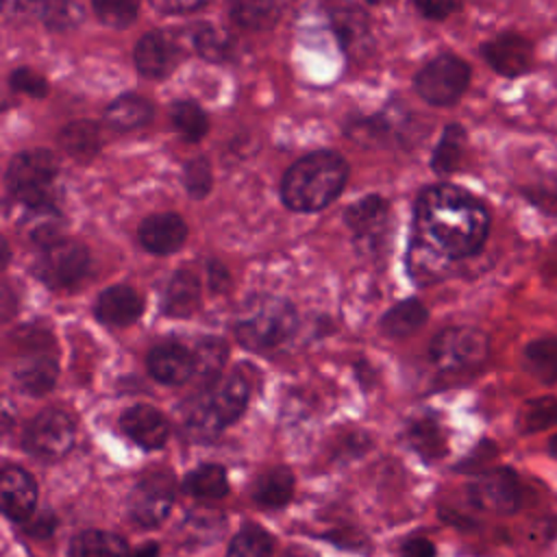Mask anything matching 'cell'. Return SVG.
<instances>
[{
    "mask_svg": "<svg viewBox=\"0 0 557 557\" xmlns=\"http://www.w3.org/2000/svg\"><path fill=\"white\" fill-rule=\"evenodd\" d=\"M487 231L490 215L470 191L448 183L426 187L418 196L413 211L411 274H433L435 261L476 255Z\"/></svg>",
    "mask_w": 557,
    "mask_h": 557,
    "instance_id": "1",
    "label": "cell"
},
{
    "mask_svg": "<svg viewBox=\"0 0 557 557\" xmlns=\"http://www.w3.org/2000/svg\"><path fill=\"white\" fill-rule=\"evenodd\" d=\"M348 163L335 150H313L294 161L281 181V198L287 209L313 213L331 205L344 189Z\"/></svg>",
    "mask_w": 557,
    "mask_h": 557,
    "instance_id": "2",
    "label": "cell"
},
{
    "mask_svg": "<svg viewBox=\"0 0 557 557\" xmlns=\"http://www.w3.org/2000/svg\"><path fill=\"white\" fill-rule=\"evenodd\" d=\"M250 396V383L237 368L215 381L213 385L200 389L198 396L189 398L185 405L183 422L194 440H211L224 426L233 424L246 409Z\"/></svg>",
    "mask_w": 557,
    "mask_h": 557,
    "instance_id": "3",
    "label": "cell"
},
{
    "mask_svg": "<svg viewBox=\"0 0 557 557\" xmlns=\"http://www.w3.org/2000/svg\"><path fill=\"white\" fill-rule=\"evenodd\" d=\"M296 324L298 315L287 298L259 294L239 307L235 337L252 352H268L285 344L294 335Z\"/></svg>",
    "mask_w": 557,
    "mask_h": 557,
    "instance_id": "4",
    "label": "cell"
},
{
    "mask_svg": "<svg viewBox=\"0 0 557 557\" xmlns=\"http://www.w3.org/2000/svg\"><path fill=\"white\" fill-rule=\"evenodd\" d=\"M59 174L57 157L46 148L22 150L11 157L4 174L7 191L30 211L54 209L52 185Z\"/></svg>",
    "mask_w": 557,
    "mask_h": 557,
    "instance_id": "5",
    "label": "cell"
},
{
    "mask_svg": "<svg viewBox=\"0 0 557 557\" xmlns=\"http://www.w3.org/2000/svg\"><path fill=\"white\" fill-rule=\"evenodd\" d=\"M470 83V67L453 52H442L418 70L416 91L435 107H448L461 98Z\"/></svg>",
    "mask_w": 557,
    "mask_h": 557,
    "instance_id": "6",
    "label": "cell"
},
{
    "mask_svg": "<svg viewBox=\"0 0 557 557\" xmlns=\"http://www.w3.org/2000/svg\"><path fill=\"white\" fill-rule=\"evenodd\" d=\"M76 437L74 418L57 407H48L33 416L22 435V446L28 455L54 461L70 453Z\"/></svg>",
    "mask_w": 557,
    "mask_h": 557,
    "instance_id": "7",
    "label": "cell"
},
{
    "mask_svg": "<svg viewBox=\"0 0 557 557\" xmlns=\"http://www.w3.org/2000/svg\"><path fill=\"white\" fill-rule=\"evenodd\" d=\"M20 337L26 339L22 348L26 350V357L20 361L15 368V381L22 392L30 396H41L48 394L59 376V366L57 359L48 352L50 335L46 331L24 326L20 331Z\"/></svg>",
    "mask_w": 557,
    "mask_h": 557,
    "instance_id": "8",
    "label": "cell"
},
{
    "mask_svg": "<svg viewBox=\"0 0 557 557\" xmlns=\"http://www.w3.org/2000/svg\"><path fill=\"white\" fill-rule=\"evenodd\" d=\"M89 250L70 239H61L39 252L35 274L52 289H72L89 272Z\"/></svg>",
    "mask_w": 557,
    "mask_h": 557,
    "instance_id": "9",
    "label": "cell"
},
{
    "mask_svg": "<svg viewBox=\"0 0 557 557\" xmlns=\"http://www.w3.org/2000/svg\"><path fill=\"white\" fill-rule=\"evenodd\" d=\"M487 355V337L472 326H450L431 342V359L442 370H466L479 366Z\"/></svg>",
    "mask_w": 557,
    "mask_h": 557,
    "instance_id": "10",
    "label": "cell"
},
{
    "mask_svg": "<svg viewBox=\"0 0 557 557\" xmlns=\"http://www.w3.org/2000/svg\"><path fill=\"white\" fill-rule=\"evenodd\" d=\"M174 479L170 472L154 470L137 481L128 496V516L139 527L161 524L174 505Z\"/></svg>",
    "mask_w": 557,
    "mask_h": 557,
    "instance_id": "11",
    "label": "cell"
},
{
    "mask_svg": "<svg viewBox=\"0 0 557 557\" xmlns=\"http://www.w3.org/2000/svg\"><path fill=\"white\" fill-rule=\"evenodd\" d=\"M468 494L476 507L494 513H513L522 500L518 476L509 468H494L479 474L470 483Z\"/></svg>",
    "mask_w": 557,
    "mask_h": 557,
    "instance_id": "12",
    "label": "cell"
},
{
    "mask_svg": "<svg viewBox=\"0 0 557 557\" xmlns=\"http://www.w3.org/2000/svg\"><path fill=\"white\" fill-rule=\"evenodd\" d=\"M387 220H389V202L379 194L363 196L344 211V222L348 231L352 233L355 242L366 250H370L372 246H379L387 228Z\"/></svg>",
    "mask_w": 557,
    "mask_h": 557,
    "instance_id": "13",
    "label": "cell"
},
{
    "mask_svg": "<svg viewBox=\"0 0 557 557\" xmlns=\"http://www.w3.org/2000/svg\"><path fill=\"white\" fill-rule=\"evenodd\" d=\"M148 372L163 385H183L194 379L196 359L194 348L176 339L159 342L148 352Z\"/></svg>",
    "mask_w": 557,
    "mask_h": 557,
    "instance_id": "14",
    "label": "cell"
},
{
    "mask_svg": "<svg viewBox=\"0 0 557 557\" xmlns=\"http://www.w3.org/2000/svg\"><path fill=\"white\" fill-rule=\"evenodd\" d=\"M2 511L9 520L26 522L37 507V483L20 466H7L0 476Z\"/></svg>",
    "mask_w": 557,
    "mask_h": 557,
    "instance_id": "15",
    "label": "cell"
},
{
    "mask_svg": "<svg viewBox=\"0 0 557 557\" xmlns=\"http://www.w3.org/2000/svg\"><path fill=\"white\" fill-rule=\"evenodd\" d=\"M483 59L503 76H520L533 63L531 44L518 33H503L481 48Z\"/></svg>",
    "mask_w": 557,
    "mask_h": 557,
    "instance_id": "16",
    "label": "cell"
},
{
    "mask_svg": "<svg viewBox=\"0 0 557 557\" xmlns=\"http://www.w3.org/2000/svg\"><path fill=\"white\" fill-rule=\"evenodd\" d=\"M120 426L128 440L146 450L161 448L170 435V424L165 416L159 409L141 403L122 411Z\"/></svg>",
    "mask_w": 557,
    "mask_h": 557,
    "instance_id": "17",
    "label": "cell"
},
{
    "mask_svg": "<svg viewBox=\"0 0 557 557\" xmlns=\"http://www.w3.org/2000/svg\"><path fill=\"white\" fill-rule=\"evenodd\" d=\"M135 67L146 78H163L178 63V48L163 30H150L135 44Z\"/></svg>",
    "mask_w": 557,
    "mask_h": 557,
    "instance_id": "18",
    "label": "cell"
},
{
    "mask_svg": "<svg viewBox=\"0 0 557 557\" xmlns=\"http://www.w3.org/2000/svg\"><path fill=\"white\" fill-rule=\"evenodd\" d=\"M141 246L152 255H170L187 239V224L178 213L163 211L141 220L137 228Z\"/></svg>",
    "mask_w": 557,
    "mask_h": 557,
    "instance_id": "19",
    "label": "cell"
},
{
    "mask_svg": "<svg viewBox=\"0 0 557 557\" xmlns=\"http://www.w3.org/2000/svg\"><path fill=\"white\" fill-rule=\"evenodd\" d=\"M144 307V296L131 285H111L98 294L94 313L102 324L126 326L141 318Z\"/></svg>",
    "mask_w": 557,
    "mask_h": 557,
    "instance_id": "20",
    "label": "cell"
},
{
    "mask_svg": "<svg viewBox=\"0 0 557 557\" xmlns=\"http://www.w3.org/2000/svg\"><path fill=\"white\" fill-rule=\"evenodd\" d=\"M202 300V289L198 276L183 268L172 274L163 292V313L172 318H191Z\"/></svg>",
    "mask_w": 557,
    "mask_h": 557,
    "instance_id": "21",
    "label": "cell"
},
{
    "mask_svg": "<svg viewBox=\"0 0 557 557\" xmlns=\"http://www.w3.org/2000/svg\"><path fill=\"white\" fill-rule=\"evenodd\" d=\"M59 146L74 161L87 163L102 148V131L94 120L67 122L59 133Z\"/></svg>",
    "mask_w": 557,
    "mask_h": 557,
    "instance_id": "22",
    "label": "cell"
},
{
    "mask_svg": "<svg viewBox=\"0 0 557 557\" xmlns=\"http://www.w3.org/2000/svg\"><path fill=\"white\" fill-rule=\"evenodd\" d=\"M329 15L331 26L346 52L361 48L370 37V20L359 4H335L331 7Z\"/></svg>",
    "mask_w": 557,
    "mask_h": 557,
    "instance_id": "23",
    "label": "cell"
},
{
    "mask_svg": "<svg viewBox=\"0 0 557 557\" xmlns=\"http://www.w3.org/2000/svg\"><path fill=\"white\" fill-rule=\"evenodd\" d=\"M294 494V474L285 466H274L261 472L252 483V498L257 505L276 509L283 507Z\"/></svg>",
    "mask_w": 557,
    "mask_h": 557,
    "instance_id": "24",
    "label": "cell"
},
{
    "mask_svg": "<svg viewBox=\"0 0 557 557\" xmlns=\"http://www.w3.org/2000/svg\"><path fill=\"white\" fill-rule=\"evenodd\" d=\"M152 117V104L144 96L122 94L104 109V120L115 131H133L146 126Z\"/></svg>",
    "mask_w": 557,
    "mask_h": 557,
    "instance_id": "25",
    "label": "cell"
},
{
    "mask_svg": "<svg viewBox=\"0 0 557 557\" xmlns=\"http://www.w3.org/2000/svg\"><path fill=\"white\" fill-rule=\"evenodd\" d=\"M407 440L411 448L426 461H435L446 455V433L433 416L413 418L407 426Z\"/></svg>",
    "mask_w": 557,
    "mask_h": 557,
    "instance_id": "26",
    "label": "cell"
},
{
    "mask_svg": "<svg viewBox=\"0 0 557 557\" xmlns=\"http://www.w3.org/2000/svg\"><path fill=\"white\" fill-rule=\"evenodd\" d=\"M126 542L117 533L85 529L70 542V557H124Z\"/></svg>",
    "mask_w": 557,
    "mask_h": 557,
    "instance_id": "27",
    "label": "cell"
},
{
    "mask_svg": "<svg viewBox=\"0 0 557 557\" xmlns=\"http://www.w3.org/2000/svg\"><path fill=\"white\" fill-rule=\"evenodd\" d=\"M191 348L196 359L194 379L200 383V389H205L222 379V366L228 357V348L220 337H200Z\"/></svg>",
    "mask_w": 557,
    "mask_h": 557,
    "instance_id": "28",
    "label": "cell"
},
{
    "mask_svg": "<svg viewBox=\"0 0 557 557\" xmlns=\"http://www.w3.org/2000/svg\"><path fill=\"white\" fill-rule=\"evenodd\" d=\"M398 120L392 117L389 111L368 115V117H355L346 124V133L352 141L361 146H385L389 139H396L398 133Z\"/></svg>",
    "mask_w": 557,
    "mask_h": 557,
    "instance_id": "29",
    "label": "cell"
},
{
    "mask_svg": "<svg viewBox=\"0 0 557 557\" xmlns=\"http://www.w3.org/2000/svg\"><path fill=\"white\" fill-rule=\"evenodd\" d=\"M429 311L418 298H407L394 305L381 320V331L387 337H407L426 324Z\"/></svg>",
    "mask_w": 557,
    "mask_h": 557,
    "instance_id": "30",
    "label": "cell"
},
{
    "mask_svg": "<svg viewBox=\"0 0 557 557\" xmlns=\"http://www.w3.org/2000/svg\"><path fill=\"white\" fill-rule=\"evenodd\" d=\"M191 44L202 59L213 63H222L231 59L235 52V37L228 30L207 22H200L194 26Z\"/></svg>",
    "mask_w": 557,
    "mask_h": 557,
    "instance_id": "31",
    "label": "cell"
},
{
    "mask_svg": "<svg viewBox=\"0 0 557 557\" xmlns=\"http://www.w3.org/2000/svg\"><path fill=\"white\" fill-rule=\"evenodd\" d=\"M183 487L194 498H202V500L222 498L228 492L226 470L220 463H202L185 476Z\"/></svg>",
    "mask_w": 557,
    "mask_h": 557,
    "instance_id": "32",
    "label": "cell"
},
{
    "mask_svg": "<svg viewBox=\"0 0 557 557\" xmlns=\"http://www.w3.org/2000/svg\"><path fill=\"white\" fill-rule=\"evenodd\" d=\"M463 146H466V131L459 124H448L433 150L431 168L437 174H450L461 163Z\"/></svg>",
    "mask_w": 557,
    "mask_h": 557,
    "instance_id": "33",
    "label": "cell"
},
{
    "mask_svg": "<svg viewBox=\"0 0 557 557\" xmlns=\"http://www.w3.org/2000/svg\"><path fill=\"white\" fill-rule=\"evenodd\" d=\"M272 535L259 524H244L231 540L226 557H272Z\"/></svg>",
    "mask_w": 557,
    "mask_h": 557,
    "instance_id": "34",
    "label": "cell"
},
{
    "mask_svg": "<svg viewBox=\"0 0 557 557\" xmlns=\"http://www.w3.org/2000/svg\"><path fill=\"white\" fill-rule=\"evenodd\" d=\"M170 120L172 126L187 139V141H198L207 135L209 131V120L202 107L194 100H176L170 109Z\"/></svg>",
    "mask_w": 557,
    "mask_h": 557,
    "instance_id": "35",
    "label": "cell"
},
{
    "mask_svg": "<svg viewBox=\"0 0 557 557\" xmlns=\"http://www.w3.org/2000/svg\"><path fill=\"white\" fill-rule=\"evenodd\" d=\"M524 359L533 376L542 383H557V337L531 342L524 350Z\"/></svg>",
    "mask_w": 557,
    "mask_h": 557,
    "instance_id": "36",
    "label": "cell"
},
{
    "mask_svg": "<svg viewBox=\"0 0 557 557\" xmlns=\"http://www.w3.org/2000/svg\"><path fill=\"white\" fill-rule=\"evenodd\" d=\"M231 17L248 30H268L281 17V7L276 2H235L231 7Z\"/></svg>",
    "mask_w": 557,
    "mask_h": 557,
    "instance_id": "37",
    "label": "cell"
},
{
    "mask_svg": "<svg viewBox=\"0 0 557 557\" xmlns=\"http://www.w3.org/2000/svg\"><path fill=\"white\" fill-rule=\"evenodd\" d=\"M518 424L524 433H537L557 424V398L540 396V398L527 400L520 409Z\"/></svg>",
    "mask_w": 557,
    "mask_h": 557,
    "instance_id": "38",
    "label": "cell"
},
{
    "mask_svg": "<svg viewBox=\"0 0 557 557\" xmlns=\"http://www.w3.org/2000/svg\"><path fill=\"white\" fill-rule=\"evenodd\" d=\"M35 9L50 30H67L83 20V7L76 2H44L35 4Z\"/></svg>",
    "mask_w": 557,
    "mask_h": 557,
    "instance_id": "39",
    "label": "cell"
},
{
    "mask_svg": "<svg viewBox=\"0 0 557 557\" xmlns=\"http://www.w3.org/2000/svg\"><path fill=\"white\" fill-rule=\"evenodd\" d=\"M183 183H185V191L196 200L205 198L211 191L213 174H211V163L205 154H198L185 163Z\"/></svg>",
    "mask_w": 557,
    "mask_h": 557,
    "instance_id": "40",
    "label": "cell"
},
{
    "mask_svg": "<svg viewBox=\"0 0 557 557\" xmlns=\"http://www.w3.org/2000/svg\"><path fill=\"white\" fill-rule=\"evenodd\" d=\"M96 17L111 26V28H126L131 26L135 20H137V13H139V7L135 2H111V0H104V2H94L91 4Z\"/></svg>",
    "mask_w": 557,
    "mask_h": 557,
    "instance_id": "41",
    "label": "cell"
},
{
    "mask_svg": "<svg viewBox=\"0 0 557 557\" xmlns=\"http://www.w3.org/2000/svg\"><path fill=\"white\" fill-rule=\"evenodd\" d=\"M9 87L13 91H20V94H26L30 98H44L48 94V83L46 78L30 70V67H15L11 70L9 74Z\"/></svg>",
    "mask_w": 557,
    "mask_h": 557,
    "instance_id": "42",
    "label": "cell"
},
{
    "mask_svg": "<svg viewBox=\"0 0 557 557\" xmlns=\"http://www.w3.org/2000/svg\"><path fill=\"white\" fill-rule=\"evenodd\" d=\"M26 533L35 535V537H48L54 533V527H57V520L50 511H44V513H33L26 522Z\"/></svg>",
    "mask_w": 557,
    "mask_h": 557,
    "instance_id": "43",
    "label": "cell"
},
{
    "mask_svg": "<svg viewBox=\"0 0 557 557\" xmlns=\"http://www.w3.org/2000/svg\"><path fill=\"white\" fill-rule=\"evenodd\" d=\"M416 9L426 17V20H444L450 13L459 11V4L455 2H416Z\"/></svg>",
    "mask_w": 557,
    "mask_h": 557,
    "instance_id": "44",
    "label": "cell"
},
{
    "mask_svg": "<svg viewBox=\"0 0 557 557\" xmlns=\"http://www.w3.org/2000/svg\"><path fill=\"white\" fill-rule=\"evenodd\" d=\"M400 557H435V546L426 537H411L400 546Z\"/></svg>",
    "mask_w": 557,
    "mask_h": 557,
    "instance_id": "45",
    "label": "cell"
},
{
    "mask_svg": "<svg viewBox=\"0 0 557 557\" xmlns=\"http://www.w3.org/2000/svg\"><path fill=\"white\" fill-rule=\"evenodd\" d=\"M207 276H209V287L213 289V292H222V289H226V285H228V272H226V268L220 263V261H209L207 263Z\"/></svg>",
    "mask_w": 557,
    "mask_h": 557,
    "instance_id": "46",
    "label": "cell"
},
{
    "mask_svg": "<svg viewBox=\"0 0 557 557\" xmlns=\"http://www.w3.org/2000/svg\"><path fill=\"white\" fill-rule=\"evenodd\" d=\"M152 7L163 11V13L178 15V13H196V11L205 9L207 4L205 2H154Z\"/></svg>",
    "mask_w": 557,
    "mask_h": 557,
    "instance_id": "47",
    "label": "cell"
},
{
    "mask_svg": "<svg viewBox=\"0 0 557 557\" xmlns=\"http://www.w3.org/2000/svg\"><path fill=\"white\" fill-rule=\"evenodd\" d=\"M131 557H159V544L157 542H146L133 550Z\"/></svg>",
    "mask_w": 557,
    "mask_h": 557,
    "instance_id": "48",
    "label": "cell"
},
{
    "mask_svg": "<svg viewBox=\"0 0 557 557\" xmlns=\"http://www.w3.org/2000/svg\"><path fill=\"white\" fill-rule=\"evenodd\" d=\"M278 557H318V555L305 546H287Z\"/></svg>",
    "mask_w": 557,
    "mask_h": 557,
    "instance_id": "49",
    "label": "cell"
},
{
    "mask_svg": "<svg viewBox=\"0 0 557 557\" xmlns=\"http://www.w3.org/2000/svg\"><path fill=\"white\" fill-rule=\"evenodd\" d=\"M548 450H550V455H553V457H557V435L548 442Z\"/></svg>",
    "mask_w": 557,
    "mask_h": 557,
    "instance_id": "50",
    "label": "cell"
}]
</instances>
